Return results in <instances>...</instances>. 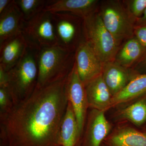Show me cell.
I'll return each mask as SVG.
<instances>
[{"mask_svg":"<svg viewBox=\"0 0 146 146\" xmlns=\"http://www.w3.org/2000/svg\"><path fill=\"white\" fill-rule=\"evenodd\" d=\"M76 146H82L80 145V144H79V142L78 143L76 144Z\"/></svg>","mask_w":146,"mask_h":146,"instance_id":"29","label":"cell"},{"mask_svg":"<svg viewBox=\"0 0 146 146\" xmlns=\"http://www.w3.org/2000/svg\"><path fill=\"white\" fill-rule=\"evenodd\" d=\"M75 65L80 78L86 84L102 74L104 64L84 39L76 50Z\"/></svg>","mask_w":146,"mask_h":146,"instance_id":"9","label":"cell"},{"mask_svg":"<svg viewBox=\"0 0 146 146\" xmlns=\"http://www.w3.org/2000/svg\"><path fill=\"white\" fill-rule=\"evenodd\" d=\"M89 108L105 112L110 108L112 98L102 74L85 84Z\"/></svg>","mask_w":146,"mask_h":146,"instance_id":"12","label":"cell"},{"mask_svg":"<svg viewBox=\"0 0 146 146\" xmlns=\"http://www.w3.org/2000/svg\"><path fill=\"white\" fill-rule=\"evenodd\" d=\"M13 1V0H0V14L9 7Z\"/></svg>","mask_w":146,"mask_h":146,"instance_id":"26","label":"cell"},{"mask_svg":"<svg viewBox=\"0 0 146 146\" xmlns=\"http://www.w3.org/2000/svg\"><path fill=\"white\" fill-rule=\"evenodd\" d=\"M102 76L112 96L121 91L130 81L126 68L115 61L104 64Z\"/></svg>","mask_w":146,"mask_h":146,"instance_id":"15","label":"cell"},{"mask_svg":"<svg viewBox=\"0 0 146 146\" xmlns=\"http://www.w3.org/2000/svg\"><path fill=\"white\" fill-rule=\"evenodd\" d=\"M146 50L137 38L133 36L128 39L119 50L114 61L124 68H127L141 57Z\"/></svg>","mask_w":146,"mask_h":146,"instance_id":"19","label":"cell"},{"mask_svg":"<svg viewBox=\"0 0 146 146\" xmlns=\"http://www.w3.org/2000/svg\"><path fill=\"white\" fill-rule=\"evenodd\" d=\"M7 73L0 67V87L7 88Z\"/></svg>","mask_w":146,"mask_h":146,"instance_id":"25","label":"cell"},{"mask_svg":"<svg viewBox=\"0 0 146 146\" xmlns=\"http://www.w3.org/2000/svg\"><path fill=\"white\" fill-rule=\"evenodd\" d=\"M67 78L43 87L36 86L30 96L0 116L1 146L58 145L68 103Z\"/></svg>","mask_w":146,"mask_h":146,"instance_id":"1","label":"cell"},{"mask_svg":"<svg viewBox=\"0 0 146 146\" xmlns=\"http://www.w3.org/2000/svg\"><path fill=\"white\" fill-rule=\"evenodd\" d=\"M80 139L75 115L68 102L60 127L58 144L62 146H76Z\"/></svg>","mask_w":146,"mask_h":146,"instance_id":"17","label":"cell"},{"mask_svg":"<svg viewBox=\"0 0 146 146\" xmlns=\"http://www.w3.org/2000/svg\"><path fill=\"white\" fill-rule=\"evenodd\" d=\"M134 35L143 46L146 48V25L135 27Z\"/></svg>","mask_w":146,"mask_h":146,"instance_id":"24","label":"cell"},{"mask_svg":"<svg viewBox=\"0 0 146 146\" xmlns=\"http://www.w3.org/2000/svg\"><path fill=\"white\" fill-rule=\"evenodd\" d=\"M146 93V74L133 78L117 94L112 96L110 108L130 102Z\"/></svg>","mask_w":146,"mask_h":146,"instance_id":"18","label":"cell"},{"mask_svg":"<svg viewBox=\"0 0 146 146\" xmlns=\"http://www.w3.org/2000/svg\"><path fill=\"white\" fill-rule=\"evenodd\" d=\"M22 33L0 44V67L8 72L20 61L27 48Z\"/></svg>","mask_w":146,"mask_h":146,"instance_id":"11","label":"cell"},{"mask_svg":"<svg viewBox=\"0 0 146 146\" xmlns=\"http://www.w3.org/2000/svg\"><path fill=\"white\" fill-rule=\"evenodd\" d=\"M146 25V8L141 18L137 19L136 21L135 27Z\"/></svg>","mask_w":146,"mask_h":146,"instance_id":"27","label":"cell"},{"mask_svg":"<svg viewBox=\"0 0 146 146\" xmlns=\"http://www.w3.org/2000/svg\"><path fill=\"white\" fill-rule=\"evenodd\" d=\"M146 8V0H132L128 2V11L136 20L141 18Z\"/></svg>","mask_w":146,"mask_h":146,"instance_id":"22","label":"cell"},{"mask_svg":"<svg viewBox=\"0 0 146 146\" xmlns=\"http://www.w3.org/2000/svg\"><path fill=\"white\" fill-rule=\"evenodd\" d=\"M98 3L96 0H49L44 11L68 12L83 19L96 11Z\"/></svg>","mask_w":146,"mask_h":146,"instance_id":"13","label":"cell"},{"mask_svg":"<svg viewBox=\"0 0 146 146\" xmlns=\"http://www.w3.org/2000/svg\"><path fill=\"white\" fill-rule=\"evenodd\" d=\"M143 64L146 67V55L145 56V58H144L143 60Z\"/></svg>","mask_w":146,"mask_h":146,"instance_id":"28","label":"cell"},{"mask_svg":"<svg viewBox=\"0 0 146 146\" xmlns=\"http://www.w3.org/2000/svg\"><path fill=\"white\" fill-rule=\"evenodd\" d=\"M100 14L105 26L118 45L124 40L133 37L136 20L119 1L104 2Z\"/></svg>","mask_w":146,"mask_h":146,"instance_id":"5","label":"cell"},{"mask_svg":"<svg viewBox=\"0 0 146 146\" xmlns=\"http://www.w3.org/2000/svg\"><path fill=\"white\" fill-rule=\"evenodd\" d=\"M107 146H146V133L128 126L121 127L106 138Z\"/></svg>","mask_w":146,"mask_h":146,"instance_id":"16","label":"cell"},{"mask_svg":"<svg viewBox=\"0 0 146 146\" xmlns=\"http://www.w3.org/2000/svg\"><path fill=\"white\" fill-rule=\"evenodd\" d=\"M75 62V52L58 45L40 50L38 52L36 87H43L64 79L72 70Z\"/></svg>","mask_w":146,"mask_h":146,"instance_id":"3","label":"cell"},{"mask_svg":"<svg viewBox=\"0 0 146 146\" xmlns=\"http://www.w3.org/2000/svg\"><path fill=\"white\" fill-rule=\"evenodd\" d=\"M48 1L45 0H15L23 16L28 21L44 10Z\"/></svg>","mask_w":146,"mask_h":146,"instance_id":"21","label":"cell"},{"mask_svg":"<svg viewBox=\"0 0 146 146\" xmlns=\"http://www.w3.org/2000/svg\"><path fill=\"white\" fill-rule=\"evenodd\" d=\"M39 51L27 47L19 62L7 72V90L15 105L29 98L37 85Z\"/></svg>","mask_w":146,"mask_h":146,"instance_id":"2","label":"cell"},{"mask_svg":"<svg viewBox=\"0 0 146 146\" xmlns=\"http://www.w3.org/2000/svg\"><path fill=\"white\" fill-rule=\"evenodd\" d=\"M50 13L54 25L58 46L75 52L83 41L79 39L80 25L83 24V18L68 12Z\"/></svg>","mask_w":146,"mask_h":146,"instance_id":"7","label":"cell"},{"mask_svg":"<svg viewBox=\"0 0 146 146\" xmlns=\"http://www.w3.org/2000/svg\"><path fill=\"white\" fill-rule=\"evenodd\" d=\"M56 146H62L61 145H56Z\"/></svg>","mask_w":146,"mask_h":146,"instance_id":"30","label":"cell"},{"mask_svg":"<svg viewBox=\"0 0 146 146\" xmlns=\"http://www.w3.org/2000/svg\"><path fill=\"white\" fill-rule=\"evenodd\" d=\"M111 126L105 112L92 109L88 114L83 146H101L110 132Z\"/></svg>","mask_w":146,"mask_h":146,"instance_id":"10","label":"cell"},{"mask_svg":"<svg viewBox=\"0 0 146 146\" xmlns=\"http://www.w3.org/2000/svg\"><path fill=\"white\" fill-rule=\"evenodd\" d=\"M21 33L28 47L38 51L57 45L50 12L44 11L28 21H25Z\"/></svg>","mask_w":146,"mask_h":146,"instance_id":"6","label":"cell"},{"mask_svg":"<svg viewBox=\"0 0 146 146\" xmlns=\"http://www.w3.org/2000/svg\"><path fill=\"white\" fill-rule=\"evenodd\" d=\"M66 91L68 102L71 104L75 115L79 135L81 138L85 126L89 106L85 84L79 76L75 62L72 70L66 79Z\"/></svg>","mask_w":146,"mask_h":146,"instance_id":"8","label":"cell"},{"mask_svg":"<svg viewBox=\"0 0 146 146\" xmlns=\"http://www.w3.org/2000/svg\"><path fill=\"white\" fill-rule=\"evenodd\" d=\"M13 106L7 88L0 87V116L9 112Z\"/></svg>","mask_w":146,"mask_h":146,"instance_id":"23","label":"cell"},{"mask_svg":"<svg viewBox=\"0 0 146 146\" xmlns=\"http://www.w3.org/2000/svg\"><path fill=\"white\" fill-rule=\"evenodd\" d=\"M83 31L84 40L104 64L114 61L119 45L105 26L99 13L95 11L83 18Z\"/></svg>","mask_w":146,"mask_h":146,"instance_id":"4","label":"cell"},{"mask_svg":"<svg viewBox=\"0 0 146 146\" xmlns=\"http://www.w3.org/2000/svg\"><path fill=\"white\" fill-rule=\"evenodd\" d=\"M120 118L127 120L136 126H141L146 122V98L122 109L119 113Z\"/></svg>","mask_w":146,"mask_h":146,"instance_id":"20","label":"cell"},{"mask_svg":"<svg viewBox=\"0 0 146 146\" xmlns=\"http://www.w3.org/2000/svg\"><path fill=\"white\" fill-rule=\"evenodd\" d=\"M25 21L20 9L13 0L9 7L0 14V44L21 33Z\"/></svg>","mask_w":146,"mask_h":146,"instance_id":"14","label":"cell"}]
</instances>
